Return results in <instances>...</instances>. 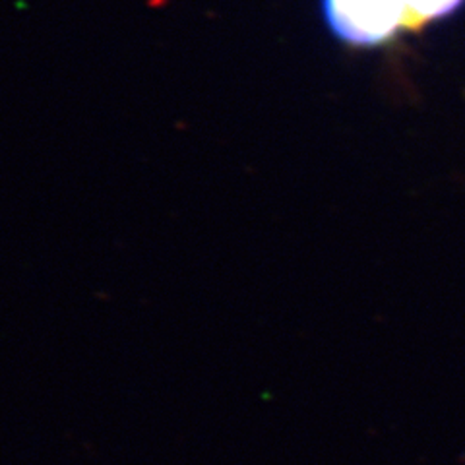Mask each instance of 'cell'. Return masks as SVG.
Segmentation results:
<instances>
[{
	"label": "cell",
	"mask_w": 465,
	"mask_h": 465,
	"mask_svg": "<svg viewBox=\"0 0 465 465\" xmlns=\"http://www.w3.org/2000/svg\"><path fill=\"white\" fill-rule=\"evenodd\" d=\"M328 32L345 47H384L407 32L405 0H320Z\"/></svg>",
	"instance_id": "1"
},
{
	"label": "cell",
	"mask_w": 465,
	"mask_h": 465,
	"mask_svg": "<svg viewBox=\"0 0 465 465\" xmlns=\"http://www.w3.org/2000/svg\"><path fill=\"white\" fill-rule=\"evenodd\" d=\"M407 32H420L432 22L454 16L465 6V0H405Z\"/></svg>",
	"instance_id": "2"
}]
</instances>
